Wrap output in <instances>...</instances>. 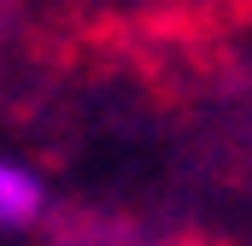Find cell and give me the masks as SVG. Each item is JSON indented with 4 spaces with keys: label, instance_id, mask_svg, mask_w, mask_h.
Here are the masks:
<instances>
[{
    "label": "cell",
    "instance_id": "1",
    "mask_svg": "<svg viewBox=\"0 0 252 246\" xmlns=\"http://www.w3.org/2000/svg\"><path fill=\"white\" fill-rule=\"evenodd\" d=\"M41 211H47V187H41V176L0 153V229H30Z\"/></svg>",
    "mask_w": 252,
    "mask_h": 246
}]
</instances>
